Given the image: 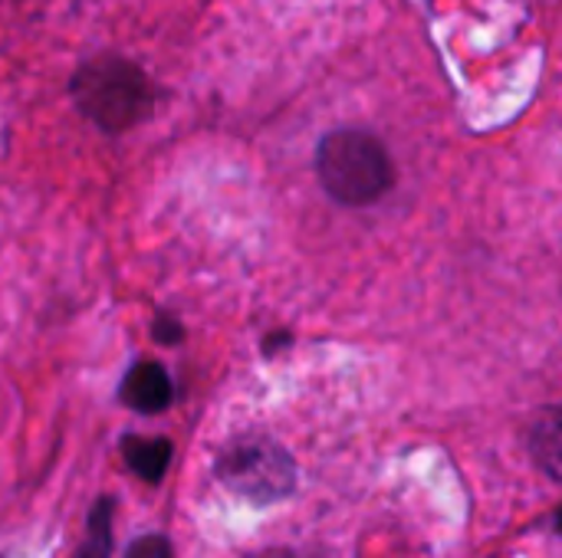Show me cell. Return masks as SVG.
Instances as JSON below:
<instances>
[{"mask_svg":"<svg viewBox=\"0 0 562 558\" xmlns=\"http://www.w3.org/2000/svg\"><path fill=\"white\" fill-rule=\"evenodd\" d=\"M250 558H300L296 553H290V549H267V553H257V556Z\"/></svg>","mask_w":562,"mask_h":558,"instance_id":"10","label":"cell"},{"mask_svg":"<svg viewBox=\"0 0 562 558\" xmlns=\"http://www.w3.org/2000/svg\"><path fill=\"white\" fill-rule=\"evenodd\" d=\"M316 171L323 187L349 207H362L389 194L395 184V164L385 145L359 128L329 132L316 151Z\"/></svg>","mask_w":562,"mask_h":558,"instance_id":"2","label":"cell"},{"mask_svg":"<svg viewBox=\"0 0 562 558\" xmlns=\"http://www.w3.org/2000/svg\"><path fill=\"white\" fill-rule=\"evenodd\" d=\"M171 441L168 437H138V434H128L122 441V460L125 467L148 487H158L168 474V464H171Z\"/></svg>","mask_w":562,"mask_h":558,"instance_id":"5","label":"cell"},{"mask_svg":"<svg viewBox=\"0 0 562 558\" xmlns=\"http://www.w3.org/2000/svg\"><path fill=\"white\" fill-rule=\"evenodd\" d=\"M530 454L543 474L562 483V405L543 408L530 428Z\"/></svg>","mask_w":562,"mask_h":558,"instance_id":"6","label":"cell"},{"mask_svg":"<svg viewBox=\"0 0 562 558\" xmlns=\"http://www.w3.org/2000/svg\"><path fill=\"white\" fill-rule=\"evenodd\" d=\"M125 558H171V543L165 536H138Z\"/></svg>","mask_w":562,"mask_h":558,"instance_id":"8","label":"cell"},{"mask_svg":"<svg viewBox=\"0 0 562 558\" xmlns=\"http://www.w3.org/2000/svg\"><path fill=\"white\" fill-rule=\"evenodd\" d=\"M214 477L254 506H273L296 490V464L286 447L270 437H237L214 464Z\"/></svg>","mask_w":562,"mask_h":558,"instance_id":"3","label":"cell"},{"mask_svg":"<svg viewBox=\"0 0 562 558\" xmlns=\"http://www.w3.org/2000/svg\"><path fill=\"white\" fill-rule=\"evenodd\" d=\"M119 398H122V405H128L138 414H161L175 401V385L158 362H138L125 375Z\"/></svg>","mask_w":562,"mask_h":558,"instance_id":"4","label":"cell"},{"mask_svg":"<svg viewBox=\"0 0 562 558\" xmlns=\"http://www.w3.org/2000/svg\"><path fill=\"white\" fill-rule=\"evenodd\" d=\"M151 335H155L161 345H175V342H181V339H184V329H181L175 319L161 316V319H155V329H151Z\"/></svg>","mask_w":562,"mask_h":558,"instance_id":"9","label":"cell"},{"mask_svg":"<svg viewBox=\"0 0 562 558\" xmlns=\"http://www.w3.org/2000/svg\"><path fill=\"white\" fill-rule=\"evenodd\" d=\"M112 523H115V500L112 497H99L92 503V510H89L82 543L72 553V558H112V546H115Z\"/></svg>","mask_w":562,"mask_h":558,"instance_id":"7","label":"cell"},{"mask_svg":"<svg viewBox=\"0 0 562 558\" xmlns=\"http://www.w3.org/2000/svg\"><path fill=\"white\" fill-rule=\"evenodd\" d=\"M69 92L76 99V109L109 135L132 128L151 109L155 99L145 72L112 53L86 59L76 69Z\"/></svg>","mask_w":562,"mask_h":558,"instance_id":"1","label":"cell"}]
</instances>
